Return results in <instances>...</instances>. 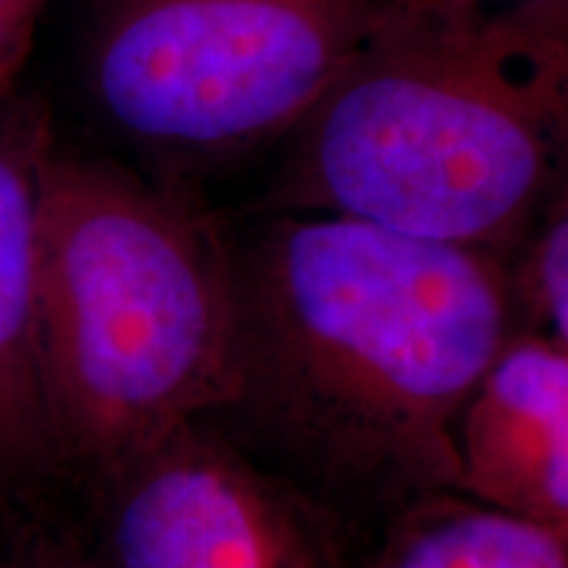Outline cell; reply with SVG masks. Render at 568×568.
<instances>
[{"label":"cell","mask_w":568,"mask_h":568,"mask_svg":"<svg viewBox=\"0 0 568 568\" xmlns=\"http://www.w3.org/2000/svg\"><path fill=\"white\" fill-rule=\"evenodd\" d=\"M568 0H422L284 138L266 213L506 253L566 184Z\"/></svg>","instance_id":"cell-2"},{"label":"cell","mask_w":568,"mask_h":568,"mask_svg":"<svg viewBox=\"0 0 568 568\" xmlns=\"http://www.w3.org/2000/svg\"><path fill=\"white\" fill-rule=\"evenodd\" d=\"M51 145L32 103L0 95V487L59 471L38 372L40 169Z\"/></svg>","instance_id":"cell-7"},{"label":"cell","mask_w":568,"mask_h":568,"mask_svg":"<svg viewBox=\"0 0 568 568\" xmlns=\"http://www.w3.org/2000/svg\"><path fill=\"white\" fill-rule=\"evenodd\" d=\"M514 332L568 347V190L545 201L521 237L503 253Z\"/></svg>","instance_id":"cell-9"},{"label":"cell","mask_w":568,"mask_h":568,"mask_svg":"<svg viewBox=\"0 0 568 568\" xmlns=\"http://www.w3.org/2000/svg\"><path fill=\"white\" fill-rule=\"evenodd\" d=\"M0 568H90L88 560L77 558H63V556H34V558H21L13 564H6Z\"/></svg>","instance_id":"cell-11"},{"label":"cell","mask_w":568,"mask_h":568,"mask_svg":"<svg viewBox=\"0 0 568 568\" xmlns=\"http://www.w3.org/2000/svg\"><path fill=\"white\" fill-rule=\"evenodd\" d=\"M232 230L187 184L48 145L34 337L55 464L98 485L205 418L230 374Z\"/></svg>","instance_id":"cell-3"},{"label":"cell","mask_w":568,"mask_h":568,"mask_svg":"<svg viewBox=\"0 0 568 568\" xmlns=\"http://www.w3.org/2000/svg\"><path fill=\"white\" fill-rule=\"evenodd\" d=\"M458 493L568 531V347L514 332L460 406Z\"/></svg>","instance_id":"cell-6"},{"label":"cell","mask_w":568,"mask_h":568,"mask_svg":"<svg viewBox=\"0 0 568 568\" xmlns=\"http://www.w3.org/2000/svg\"><path fill=\"white\" fill-rule=\"evenodd\" d=\"M439 3L460 6V9L489 11V9H503V6H510V3H521V0H439Z\"/></svg>","instance_id":"cell-12"},{"label":"cell","mask_w":568,"mask_h":568,"mask_svg":"<svg viewBox=\"0 0 568 568\" xmlns=\"http://www.w3.org/2000/svg\"><path fill=\"white\" fill-rule=\"evenodd\" d=\"M90 568H351L355 545L329 516L253 464L205 418L92 485Z\"/></svg>","instance_id":"cell-5"},{"label":"cell","mask_w":568,"mask_h":568,"mask_svg":"<svg viewBox=\"0 0 568 568\" xmlns=\"http://www.w3.org/2000/svg\"><path fill=\"white\" fill-rule=\"evenodd\" d=\"M351 568H568V531L435 493L379 524Z\"/></svg>","instance_id":"cell-8"},{"label":"cell","mask_w":568,"mask_h":568,"mask_svg":"<svg viewBox=\"0 0 568 568\" xmlns=\"http://www.w3.org/2000/svg\"><path fill=\"white\" fill-rule=\"evenodd\" d=\"M51 0H0V95L11 92Z\"/></svg>","instance_id":"cell-10"},{"label":"cell","mask_w":568,"mask_h":568,"mask_svg":"<svg viewBox=\"0 0 568 568\" xmlns=\"http://www.w3.org/2000/svg\"><path fill=\"white\" fill-rule=\"evenodd\" d=\"M422 0H101L82 55L92 111L182 174L282 142L376 34Z\"/></svg>","instance_id":"cell-4"},{"label":"cell","mask_w":568,"mask_h":568,"mask_svg":"<svg viewBox=\"0 0 568 568\" xmlns=\"http://www.w3.org/2000/svg\"><path fill=\"white\" fill-rule=\"evenodd\" d=\"M237 326L205 416L358 548L458 493L460 406L514 335L506 261L337 213L232 230Z\"/></svg>","instance_id":"cell-1"}]
</instances>
